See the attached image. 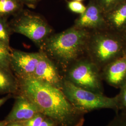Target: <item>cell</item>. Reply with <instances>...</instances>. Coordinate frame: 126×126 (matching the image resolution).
I'll list each match as a JSON object with an SVG mask.
<instances>
[{
    "label": "cell",
    "mask_w": 126,
    "mask_h": 126,
    "mask_svg": "<svg viewBox=\"0 0 126 126\" xmlns=\"http://www.w3.org/2000/svg\"><path fill=\"white\" fill-rule=\"evenodd\" d=\"M120 34L122 35V36L124 40H125L126 43V27L125 28V29L120 33Z\"/></svg>",
    "instance_id": "25"
},
{
    "label": "cell",
    "mask_w": 126,
    "mask_h": 126,
    "mask_svg": "<svg viewBox=\"0 0 126 126\" xmlns=\"http://www.w3.org/2000/svg\"><path fill=\"white\" fill-rule=\"evenodd\" d=\"M64 79L86 90L103 94L101 70L89 59H80L68 68Z\"/></svg>",
    "instance_id": "6"
},
{
    "label": "cell",
    "mask_w": 126,
    "mask_h": 126,
    "mask_svg": "<svg viewBox=\"0 0 126 126\" xmlns=\"http://www.w3.org/2000/svg\"><path fill=\"white\" fill-rule=\"evenodd\" d=\"M74 26L90 32L107 29L105 13L94 0H91L84 13L75 21Z\"/></svg>",
    "instance_id": "9"
},
{
    "label": "cell",
    "mask_w": 126,
    "mask_h": 126,
    "mask_svg": "<svg viewBox=\"0 0 126 126\" xmlns=\"http://www.w3.org/2000/svg\"><path fill=\"white\" fill-rule=\"evenodd\" d=\"M23 6L20 0H0V17L16 16L23 10Z\"/></svg>",
    "instance_id": "14"
},
{
    "label": "cell",
    "mask_w": 126,
    "mask_h": 126,
    "mask_svg": "<svg viewBox=\"0 0 126 126\" xmlns=\"http://www.w3.org/2000/svg\"><path fill=\"white\" fill-rule=\"evenodd\" d=\"M77 0V1H82V0Z\"/></svg>",
    "instance_id": "28"
},
{
    "label": "cell",
    "mask_w": 126,
    "mask_h": 126,
    "mask_svg": "<svg viewBox=\"0 0 126 126\" xmlns=\"http://www.w3.org/2000/svg\"><path fill=\"white\" fill-rule=\"evenodd\" d=\"M55 123L48 118H45L40 126H54Z\"/></svg>",
    "instance_id": "23"
},
{
    "label": "cell",
    "mask_w": 126,
    "mask_h": 126,
    "mask_svg": "<svg viewBox=\"0 0 126 126\" xmlns=\"http://www.w3.org/2000/svg\"><path fill=\"white\" fill-rule=\"evenodd\" d=\"M8 99V98L7 97L0 99V107L5 102H6V101Z\"/></svg>",
    "instance_id": "26"
},
{
    "label": "cell",
    "mask_w": 126,
    "mask_h": 126,
    "mask_svg": "<svg viewBox=\"0 0 126 126\" xmlns=\"http://www.w3.org/2000/svg\"><path fill=\"white\" fill-rule=\"evenodd\" d=\"M107 29L121 33L126 27V0L105 14Z\"/></svg>",
    "instance_id": "12"
},
{
    "label": "cell",
    "mask_w": 126,
    "mask_h": 126,
    "mask_svg": "<svg viewBox=\"0 0 126 126\" xmlns=\"http://www.w3.org/2000/svg\"><path fill=\"white\" fill-rule=\"evenodd\" d=\"M40 0H20L23 4L26 5L30 8H35Z\"/></svg>",
    "instance_id": "22"
},
{
    "label": "cell",
    "mask_w": 126,
    "mask_h": 126,
    "mask_svg": "<svg viewBox=\"0 0 126 126\" xmlns=\"http://www.w3.org/2000/svg\"><path fill=\"white\" fill-rule=\"evenodd\" d=\"M46 116L39 113L31 119L23 121V125L24 126H40Z\"/></svg>",
    "instance_id": "21"
},
{
    "label": "cell",
    "mask_w": 126,
    "mask_h": 126,
    "mask_svg": "<svg viewBox=\"0 0 126 126\" xmlns=\"http://www.w3.org/2000/svg\"><path fill=\"white\" fill-rule=\"evenodd\" d=\"M62 90L72 105L83 113L99 109H112L118 112L117 97H108L103 94L86 90L64 79Z\"/></svg>",
    "instance_id": "4"
},
{
    "label": "cell",
    "mask_w": 126,
    "mask_h": 126,
    "mask_svg": "<svg viewBox=\"0 0 126 126\" xmlns=\"http://www.w3.org/2000/svg\"><path fill=\"white\" fill-rule=\"evenodd\" d=\"M13 32L23 35L40 48L53 34V29L41 16L28 11L22 10L14 16L9 23Z\"/></svg>",
    "instance_id": "5"
},
{
    "label": "cell",
    "mask_w": 126,
    "mask_h": 126,
    "mask_svg": "<svg viewBox=\"0 0 126 126\" xmlns=\"http://www.w3.org/2000/svg\"><path fill=\"white\" fill-rule=\"evenodd\" d=\"M67 7L72 12L81 15L85 12L86 7L81 1L73 0L68 1Z\"/></svg>",
    "instance_id": "20"
},
{
    "label": "cell",
    "mask_w": 126,
    "mask_h": 126,
    "mask_svg": "<svg viewBox=\"0 0 126 126\" xmlns=\"http://www.w3.org/2000/svg\"><path fill=\"white\" fill-rule=\"evenodd\" d=\"M5 122H0V126H4Z\"/></svg>",
    "instance_id": "27"
},
{
    "label": "cell",
    "mask_w": 126,
    "mask_h": 126,
    "mask_svg": "<svg viewBox=\"0 0 126 126\" xmlns=\"http://www.w3.org/2000/svg\"><path fill=\"white\" fill-rule=\"evenodd\" d=\"M40 51L27 52L20 50L11 51L10 69L19 79L32 77L41 58Z\"/></svg>",
    "instance_id": "7"
},
{
    "label": "cell",
    "mask_w": 126,
    "mask_h": 126,
    "mask_svg": "<svg viewBox=\"0 0 126 126\" xmlns=\"http://www.w3.org/2000/svg\"><path fill=\"white\" fill-rule=\"evenodd\" d=\"M116 96L118 111L126 110V82L120 88V92Z\"/></svg>",
    "instance_id": "19"
},
{
    "label": "cell",
    "mask_w": 126,
    "mask_h": 126,
    "mask_svg": "<svg viewBox=\"0 0 126 126\" xmlns=\"http://www.w3.org/2000/svg\"><path fill=\"white\" fill-rule=\"evenodd\" d=\"M101 72L102 79L109 85L120 88L126 82V52L109 63Z\"/></svg>",
    "instance_id": "10"
},
{
    "label": "cell",
    "mask_w": 126,
    "mask_h": 126,
    "mask_svg": "<svg viewBox=\"0 0 126 126\" xmlns=\"http://www.w3.org/2000/svg\"><path fill=\"white\" fill-rule=\"evenodd\" d=\"M39 113L36 105L24 95L17 97L13 108L6 119V122H23Z\"/></svg>",
    "instance_id": "11"
},
{
    "label": "cell",
    "mask_w": 126,
    "mask_h": 126,
    "mask_svg": "<svg viewBox=\"0 0 126 126\" xmlns=\"http://www.w3.org/2000/svg\"><path fill=\"white\" fill-rule=\"evenodd\" d=\"M32 77L62 90L64 77L57 65L43 51Z\"/></svg>",
    "instance_id": "8"
},
{
    "label": "cell",
    "mask_w": 126,
    "mask_h": 126,
    "mask_svg": "<svg viewBox=\"0 0 126 126\" xmlns=\"http://www.w3.org/2000/svg\"><path fill=\"white\" fill-rule=\"evenodd\" d=\"M126 52V42L120 33L108 29L91 32L86 54L101 71Z\"/></svg>",
    "instance_id": "3"
},
{
    "label": "cell",
    "mask_w": 126,
    "mask_h": 126,
    "mask_svg": "<svg viewBox=\"0 0 126 126\" xmlns=\"http://www.w3.org/2000/svg\"><path fill=\"white\" fill-rule=\"evenodd\" d=\"M106 126H126V110L116 112L115 116Z\"/></svg>",
    "instance_id": "18"
},
{
    "label": "cell",
    "mask_w": 126,
    "mask_h": 126,
    "mask_svg": "<svg viewBox=\"0 0 126 126\" xmlns=\"http://www.w3.org/2000/svg\"><path fill=\"white\" fill-rule=\"evenodd\" d=\"M7 126H24L23 124L18 123V122H10Z\"/></svg>",
    "instance_id": "24"
},
{
    "label": "cell",
    "mask_w": 126,
    "mask_h": 126,
    "mask_svg": "<svg viewBox=\"0 0 126 126\" xmlns=\"http://www.w3.org/2000/svg\"><path fill=\"white\" fill-rule=\"evenodd\" d=\"M105 14L110 11L125 0H94Z\"/></svg>",
    "instance_id": "17"
},
{
    "label": "cell",
    "mask_w": 126,
    "mask_h": 126,
    "mask_svg": "<svg viewBox=\"0 0 126 126\" xmlns=\"http://www.w3.org/2000/svg\"><path fill=\"white\" fill-rule=\"evenodd\" d=\"M18 86V81L13 76L10 70L0 67V94L13 92Z\"/></svg>",
    "instance_id": "13"
},
{
    "label": "cell",
    "mask_w": 126,
    "mask_h": 126,
    "mask_svg": "<svg viewBox=\"0 0 126 126\" xmlns=\"http://www.w3.org/2000/svg\"><path fill=\"white\" fill-rule=\"evenodd\" d=\"M91 33L73 26L52 34L41 46L40 50L57 65L64 75L68 68L86 53Z\"/></svg>",
    "instance_id": "2"
},
{
    "label": "cell",
    "mask_w": 126,
    "mask_h": 126,
    "mask_svg": "<svg viewBox=\"0 0 126 126\" xmlns=\"http://www.w3.org/2000/svg\"><path fill=\"white\" fill-rule=\"evenodd\" d=\"M12 49L0 42V67L10 70L11 51Z\"/></svg>",
    "instance_id": "16"
},
{
    "label": "cell",
    "mask_w": 126,
    "mask_h": 126,
    "mask_svg": "<svg viewBox=\"0 0 126 126\" xmlns=\"http://www.w3.org/2000/svg\"><path fill=\"white\" fill-rule=\"evenodd\" d=\"M12 32L7 18L0 17V42L9 48L10 36Z\"/></svg>",
    "instance_id": "15"
},
{
    "label": "cell",
    "mask_w": 126,
    "mask_h": 126,
    "mask_svg": "<svg viewBox=\"0 0 126 126\" xmlns=\"http://www.w3.org/2000/svg\"><path fill=\"white\" fill-rule=\"evenodd\" d=\"M23 95L38 108L39 113L59 126H83L84 114L68 100L62 90L32 77L19 79Z\"/></svg>",
    "instance_id": "1"
}]
</instances>
